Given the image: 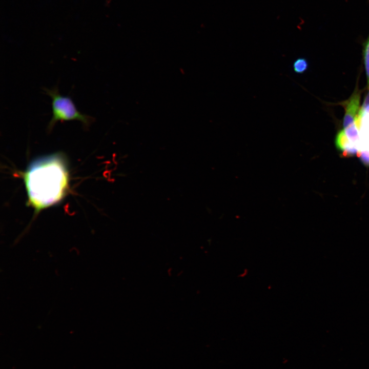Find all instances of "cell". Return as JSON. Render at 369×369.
<instances>
[{
  "instance_id": "5b68a950",
  "label": "cell",
  "mask_w": 369,
  "mask_h": 369,
  "mask_svg": "<svg viewBox=\"0 0 369 369\" xmlns=\"http://www.w3.org/2000/svg\"><path fill=\"white\" fill-rule=\"evenodd\" d=\"M363 55L367 77V87L369 89V34L363 43Z\"/></svg>"
},
{
  "instance_id": "52a82bcc",
  "label": "cell",
  "mask_w": 369,
  "mask_h": 369,
  "mask_svg": "<svg viewBox=\"0 0 369 369\" xmlns=\"http://www.w3.org/2000/svg\"><path fill=\"white\" fill-rule=\"evenodd\" d=\"M369 106V91L368 93L366 95L364 101L363 102V105L362 106V108H365L366 107Z\"/></svg>"
},
{
  "instance_id": "8992f818",
  "label": "cell",
  "mask_w": 369,
  "mask_h": 369,
  "mask_svg": "<svg viewBox=\"0 0 369 369\" xmlns=\"http://www.w3.org/2000/svg\"><path fill=\"white\" fill-rule=\"evenodd\" d=\"M293 68L295 72L301 74L308 69V63L304 58H298L293 63Z\"/></svg>"
},
{
  "instance_id": "3957f363",
  "label": "cell",
  "mask_w": 369,
  "mask_h": 369,
  "mask_svg": "<svg viewBox=\"0 0 369 369\" xmlns=\"http://www.w3.org/2000/svg\"><path fill=\"white\" fill-rule=\"evenodd\" d=\"M355 123L358 130L361 151L369 152V106L361 108Z\"/></svg>"
},
{
  "instance_id": "7a4b0ae2",
  "label": "cell",
  "mask_w": 369,
  "mask_h": 369,
  "mask_svg": "<svg viewBox=\"0 0 369 369\" xmlns=\"http://www.w3.org/2000/svg\"><path fill=\"white\" fill-rule=\"evenodd\" d=\"M46 94L52 99V117L47 125V130L50 132L58 121L78 120L84 128H88L94 121V118L91 116L79 112L70 96L61 95L58 86L51 89L43 88Z\"/></svg>"
},
{
  "instance_id": "277c9868",
  "label": "cell",
  "mask_w": 369,
  "mask_h": 369,
  "mask_svg": "<svg viewBox=\"0 0 369 369\" xmlns=\"http://www.w3.org/2000/svg\"><path fill=\"white\" fill-rule=\"evenodd\" d=\"M361 91L356 87L351 97L344 102L343 106L345 109L344 117L343 121V128H345L354 123L361 110L360 104Z\"/></svg>"
},
{
  "instance_id": "6da1fadb",
  "label": "cell",
  "mask_w": 369,
  "mask_h": 369,
  "mask_svg": "<svg viewBox=\"0 0 369 369\" xmlns=\"http://www.w3.org/2000/svg\"><path fill=\"white\" fill-rule=\"evenodd\" d=\"M23 177L28 204L35 212L59 202L69 188V173L65 157L55 153L33 161Z\"/></svg>"
}]
</instances>
